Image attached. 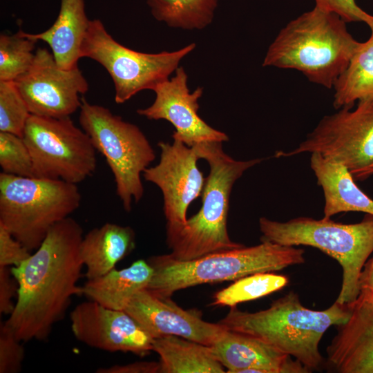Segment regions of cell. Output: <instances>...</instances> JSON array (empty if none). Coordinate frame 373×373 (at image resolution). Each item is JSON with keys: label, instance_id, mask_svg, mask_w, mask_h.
I'll use <instances>...</instances> for the list:
<instances>
[{"label": "cell", "instance_id": "cell-1", "mask_svg": "<svg viewBox=\"0 0 373 373\" xmlns=\"http://www.w3.org/2000/svg\"><path fill=\"white\" fill-rule=\"evenodd\" d=\"M83 229L68 217L48 231L34 254L11 271L18 285L13 312L5 322L23 342L46 340L64 318L72 298L83 294L77 285L84 267Z\"/></svg>", "mask_w": 373, "mask_h": 373}, {"label": "cell", "instance_id": "cell-2", "mask_svg": "<svg viewBox=\"0 0 373 373\" xmlns=\"http://www.w3.org/2000/svg\"><path fill=\"white\" fill-rule=\"evenodd\" d=\"M338 15L316 6L290 21L270 44L262 66L295 69L331 88L361 42Z\"/></svg>", "mask_w": 373, "mask_h": 373}, {"label": "cell", "instance_id": "cell-3", "mask_svg": "<svg viewBox=\"0 0 373 373\" xmlns=\"http://www.w3.org/2000/svg\"><path fill=\"white\" fill-rule=\"evenodd\" d=\"M222 144L207 142L193 146L210 170L198 212L183 224H166V243L171 250L169 255L175 260H191L244 245L232 241L228 234L230 195L236 181L262 159L236 160L223 151Z\"/></svg>", "mask_w": 373, "mask_h": 373}, {"label": "cell", "instance_id": "cell-4", "mask_svg": "<svg viewBox=\"0 0 373 373\" xmlns=\"http://www.w3.org/2000/svg\"><path fill=\"white\" fill-rule=\"evenodd\" d=\"M350 314L348 305L336 301L323 310L307 308L291 291L259 312H242L232 307L218 323L264 341L294 357L312 372L323 365L319 343L323 334L331 326L345 323Z\"/></svg>", "mask_w": 373, "mask_h": 373}, {"label": "cell", "instance_id": "cell-5", "mask_svg": "<svg viewBox=\"0 0 373 373\" xmlns=\"http://www.w3.org/2000/svg\"><path fill=\"white\" fill-rule=\"evenodd\" d=\"M147 261L153 274L146 289L157 296L170 298L180 289L278 271L303 264L305 258L303 249L262 241L256 246L218 251L191 260H178L163 254Z\"/></svg>", "mask_w": 373, "mask_h": 373}, {"label": "cell", "instance_id": "cell-6", "mask_svg": "<svg viewBox=\"0 0 373 373\" xmlns=\"http://www.w3.org/2000/svg\"><path fill=\"white\" fill-rule=\"evenodd\" d=\"M259 227L261 242L310 246L337 260L343 275L336 302L350 305L356 301L360 274L373 252V215L366 213L360 222L354 224L324 218L299 217L283 222L262 217Z\"/></svg>", "mask_w": 373, "mask_h": 373}, {"label": "cell", "instance_id": "cell-7", "mask_svg": "<svg viewBox=\"0 0 373 373\" xmlns=\"http://www.w3.org/2000/svg\"><path fill=\"white\" fill-rule=\"evenodd\" d=\"M81 200L75 184L0 173V224L30 251L54 224L79 208Z\"/></svg>", "mask_w": 373, "mask_h": 373}, {"label": "cell", "instance_id": "cell-8", "mask_svg": "<svg viewBox=\"0 0 373 373\" xmlns=\"http://www.w3.org/2000/svg\"><path fill=\"white\" fill-rule=\"evenodd\" d=\"M79 122L113 173L116 193L123 208L143 197L141 175L155 159V152L140 128L113 114L108 108L81 97Z\"/></svg>", "mask_w": 373, "mask_h": 373}, {"label": "cell", "instance_id": "cell-9", "mask_svg": "<svg viewBox=\"0 0 373 373\" xmlns=\"http://www.w3.org/2000/svg\"><path fill=\"white\" fill-rule=\"evenodd\" d=\"M195 48L190 44L173 52L146 53L115 41L98 19L90 20L80 57L92 59L108 73L115 86V101L123 104L144 90H154L175 72L180 61Z\"/></svg>", "mask_w": 373, "mask_h": 373}, {"label": "cell", "instance_id": "cell-10", "mask_svg": "<svg viewBox=\"0 0 373 373\" xmlns=\"http://www.w3.org/2000/svg\"><path fill=\"white\" fill-rule=\"evenodd\" d=\"M22 137L31 155L34 177L77 184L95 171L97 151L70 117L31 114Z\"/></svg>", "mask_w": 373, "mask_h": 373}, {"label": "cell", "instance_id": "cell-11", "mask_svg": "<svg viewBox=\"0 0 373 373\" xmlns=\"http://www.w3.org/2000/svg\"><path fill=\"white\" fill-rule=\"evenodd\" d=\"M318 153L345 166L355 181L373 175V99L358 102L324 116L306 139L294 150L275 156Z\"/></svg>", "mask_w": 373, "mask_h": 373}, {"label": "cell", "instance_id": "cell-12", "mask_svg": "<svg viewBox=\"0 0 373 373\" xmlns=\"http://www.w3.org/2000/svg\"><path fill=\"white\" fill-rule=\"evenodd\" d=\"M30 114L48 117H70L81 106L80 95L88 84L78 67L61 68L52 54L38 48L30 68L14 80Z\"/></svg>", "mask_w": 373, "mask_h": 373}, {"label": "cell", "instance_id": "cell-13", "mask_svg": "<svg viewBox=\"0 0 373 373\" xmlns=\"http://www.w3.org/2000/svg\"><path fill=\"white\" fill-rule=\"evenodd\" d=\"M173 139L171 144L157 143L160 162L146 169L142 175L162 191L166 224H183L187 220L189 206L202 195L206 178L198 166L200 158L194 148Z\"/></svg>", "mask_w": 373, "mask_h": 373}, {"label": "cell", "instance_id": "cell-14", "mask_svg": "<svg viewBox=\"0 0 373 373\" xmlns=\"http://www.w3.org/2000/svg\"><path fill=\"white\" fill-rule=\"evenodd\" d=\"M75 337L86 345L141 356L153 351V338L124 310H115L89 300L78 304L70 314Z\"/></svg>", "mask_w": 373, "mask_h": 373}, {"label": "cell", "instance_id": "cell-15", "mask_svg": "<svg viewBox=\"0 0 373 373\" xmlns=\"http://www.w3.org/2000/svg\"><path fill=\"white\" fill-rule=\"evenodd\" d=\"M188 76L183 67H178L175 75L153 90L154 102L149 107L139 108L137 113L148 119H164L175 128L172 137L189 146L207 142H227L228 135L207 124L198 115V100L203 88L191 93Z\"/></svg>", "mask_w": 373, "mask_h": 373}, {"label": "cell", "instance_id": "cell-16", "mask_svg": "<svg viewBox=\"0 0 373 373\" xmlns=\"http://www.w3.org/2000/svg\"><path fill=\"white\" fill-rule=\"evenodd\" d=\"M124 311L153 338L174 335L211 346L227 329L218 323L204 321L199 310L184 309L146 288L134 295Z\"/></svg>", "mask_w": 373, "mask_h": 373}, {"label": "cell", "instance_id": "cell-17", "mask_svg": "<svg viewBox=\"0 0 373 373\" xmlns=\"http://www.w3.org/2000/svg\"><path fill=\"white\" fill-rule=\"evenodd\" d=\"M347 320L327 347V363L338 373H373V304L357 298Z\"/></svg>", "mask_w": 373, "mask_h": 373}, {"label": "cell", "instance_id": "cell-18", "mask_svg": "<svg viewBox=\"0 0 373 373\" xmlns=\"http://www.w3.org/2000/svg\"><path fill=\"white\" fill-rule=\"evenodd\" d=\"M210 347L229 373L311 372L298 360L264 341L228 329Z\"/></svg>", "mask_w": 373, "mask_h": 373}, {"label": "cell", "instance_id": "cell-19", "mask_svg": "<svg viewBox=\"0 0 373 373\" xmlns=\"http://www.w3.org/2000/svg\"><path fill=\"white\" fill-rule=\"evenodd\" d=\"M310 166L323 191L324 218L341 212L358 211L373 215V200L356 185L347 169L320 153H311Z\"/></svg>", "mask_w": 373, "mask_h": 373}, {"label": "cell", "instance_id": "cell-20", "mask_svg": "<svg viewBox=\"0 0 373 373\" xmlns=\"http://www.w3.org/2000/svg\"><path fill=\"white\" fill-rule=\"evenodd\" d=\"M89 22L84 0H61L59 15L50 28L37 34H25L36 41L47 43L57 65L62 69L71 70L78 67L81 46Z\"/></svg>", "mask_w": 373, "mask_h": 373}, {"label": "cell", "instance_id": "cell-21", "mask_svg": "<svg viewBox=\"0 0 373 373\" xmlns=\"http://www.w3.org/2000/svg\"><path fill=\"white\" fill-rule=\"evenodd\" d=\"M135 246V234L129 226L107 222L90 230L80 244V256L86 268L87 280L102 276L115 269L117 262Z\"/></svg>", "mask_w": 373, "mask_h": 373}, {"label": "cell", "instance_id": "cell-22", "mask_svg": "<svg viewBox=\"0 0 373 373\" xmlns=\"http://www.w3.org/2000/svg\"><path fill=\"white\" fill-rule=\"evenodd\" d=\"M153 274L148 261L140 259L126 268L113 269L102 276L87 280L83 294L105 307L124 310L134 295L148 287Z\"/></svg>", "mask_w": 373, "mask_h": 373}, {"label": "cell", "instance_id": "cell-23", "mask_svg": "<svg viewBox=\"0 0 373 373\" xmlns=\"http://www.w3.org/2000/svg\"><path fill=\"white\" fill-rule=\"evenodd\" d=\"M160 356L161 373H224V368L207 346L174 335L153 341Z\"/></svg>", "mask_w": 373, "mask_h": 373}, {"label": "cell", "instance_id": "cell-24", "mask_svg": "<svg viewBox=\"0 0 373 373\" xmlns=\"http://www.w3.org/2000/svg\"><path fill=\"white\" fill-rule=\"evenodd\" d=\"M370 37L361 42L350 63L334 85L336 109L352 108L355 102L373 99V21Z\"/></svg>", "mask_w": 373, "mask_h": 373}, {"label": "cell", "instance_id": "cell-25", "mask_svg": "<svg viewBox=\"0 0 373 373\" xmlns=\"http://www.w3.org/2000/svg\"><path fill=\"white\" fill-rule=\"evenodd\" d=\"M219 0H147L153 16L170 27L201 30L213 21Z\"/></svg>", "mask_w": 373, "mask_h": 373}, {"label": "cell", "instance_id": "cell-26", "mask_svg": "<svg viewBox=\"0 0 373 373\" xmlns=\"http://www.w3.org/2000/svg\"><path fill=\"white\" fill-rule=\"evenodd\" d=\"M288 283L286 276L270 272L248 275L216 292L212 305L235 307L240 303L256 300L278 291Z\"/></svg>", "mask_w": 373, "mask_h": 373}, {"label": "cell", "instance_id": "cell-27", "mask_svg": "<svg viewBox=\"0 0 373 373\" xmlns=\"http://www.w3.org/2000/svg\"><path fill=\"white\" fill-rule=\"evenodd\" d=\"M37 41L21 30L12 35L1 34L0 80L14 81L30 68Z\"/></svg>", "mask_w": 373, "mask_h": 373}, {"label": "cell", "instance_id": "cell-28", "mask_svg": "<svg viewBox=\"0 0 373 373\" xmlns=\"http://www.w3.org/2000/svg\"><path fill=\"white\" fill-rule=\"evenodd\" d=\"M30 115L15 82L0 80V132L22 137Z\"/></svg>", "mask_w": 373, "mask_h": 373}, {"label": "cell", "instance_id": "cell-29", "mask_svg": "<svg viewBox=\"0 0 373 373\" xmlns=\"http://www.w3.org/2000/svg\"><path fill=\"white\" fill-rule=\"evenodd\" d=\"M0 166L4 173L34 177L31 155L22 137L0 132Z\"/></svg>", "mask_w": 373, "mask_h": 373}, {"label": "cell", "instance_id": "cell-30", "mask_svg": "<svg viewBox=\"0 0 373 373\" xmlns=\"http://www.w3.org/2000/svg\"><path fill=\"white\" fill-rule=\"evenodd\" d=\"M5 322L0 325V373H17L21 370L25 350Z\"/></svg>", "mask_w": 373, "mask_h": 373}, {"label": "cell", "instance_id": "cell-31", "mask_svg": "<svg viewBox=\"0 0 373 373\" xmlns=\"http://www.w3.org/2000/svg\"><path fill=\"white\" fill-rule=\"evenodd\" d=\"M30 255V251L0 224V266L17 267Z\"/></svg>", "mask_w": 373, "mask_h": 373}, {"label": "cell", "instance_id": "cell-32", "mask_svg": "<svg viewBox=\"0 0 373 373\" xmlns=\"http://www.w3.org/2000/svg\"><path fill=\"white\" fill-rule=\"evenodd\" d=\"M315 6L338 15L346 23L363 21L368 24L373 15L362 10L355 0H314Z\"/></svg>", "mask_w": 373, "mask_h": 373}, {"label": "cell", "instance_id": "cell-33", "mask_svg": "<svg viewBox=\"0 0 373 373\" xmlns=\"http://www.w3.org/2000/svg\"><path fill=\"white\" fill-rule=\"evenodd\" d=\"M18 285L11 267L0 266V313L10 315L15 303L12 298L17 295Z\"/></svg>", "mask_w": 373, "mask_h": 373}, {"label": "cell", "instance_id": "cell-34", "mask_svg": "<svg viewBox=\"0 0 373 373\" xmlns=\"http://www.w3.org/2000/svg\"><path fill=\"white\" fill-rule=\"evenodd\" d=\"M160 363L140 361L126 365H114L108 367H101L97 373H157L160 372Z\"/></svg>", "mask_w": 373, "mask_h": 373}, {"label": "cell", "instance_id": "cell-35", "mask_svg": "<svg viewBox=\"0 0 373 373\" xmlns=\"http://www.w3.org/2000/svg\"><path fill=\"white\" fill-rule=\"evenodd\" d=\"M358 298L373 304V257L363 266L358 278Z\"/></svg>", "mask_w": 373, "mask_h": 373}]
</instances>
